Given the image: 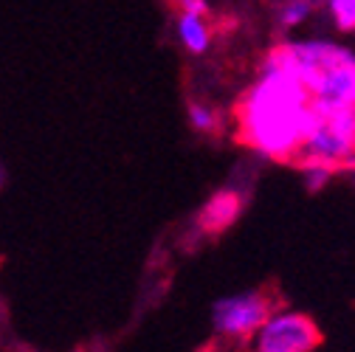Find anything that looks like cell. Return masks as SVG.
Segmentation results:
<instances>
[{"label":"cell","mask_w":355,"mask_h":352,"mask_svg":"<svg viewBox=\"0 0 355 352\" xmlns=\"http://www.w3.org/2000/svg\"><path fill=\"white\" fill-rule=\"evenodd\" d=\"M240 211H243V197L232 189H223V192L209 197V203L200 209L198 223L206 234H220L240 217Z\"/></svg>","instance_id":"cell-6"},{"label":"cell","mask_w":355,"mask_h":352,"mask_svg":"<svg viewBox=\"0 0 355 352\" xmlns=\"http://www.w3.org/2000/svg\"><path fill=\"white\" fill-rule=\"evenodd\" d=\"M319 124L310 87L288 68L262 60L259 79L237 105V136L271 161H296L302 144Z\"/></svg>","instance_id":"cell-1"},{"label":"cell","mask_w":355,"mask_h":352,"mask_svg":"<svg viewBox=\"0 0 355 352\" xmlns=\"http://www.w3.org/2000/svg\"><path fill=\"white\" fill-rule=\"evenodd\" d=\"M313 12H316V0H285L277 12V20L282 28H299L310 20Z\"/></svg>","instance_id":"cell-8"},{"label":"cell","mask_w":355,"mask_h":352,"mask_svg":"<svg viewBox=\"0 0 355 352\" xmlns=\"http://www.w3.org/2000/svg\"><path fill=\"white\" fill-rule=\"evenodd\" d=\"M296 166L302 169L304 186H307L310 192L324 189V186L333 181V175H336V169H333V166H327V164H316V161H299Z\"/></svg>","instance_id":"cell-10"},{"label":"cell","mask_w":355,"mask_h":352,"mask_svg":"<svg viewBox=\"0 0 355 352\" xmlns=\"http://www.w3.org/2000/svg\"><path fill=\"white\" fill-rule=\"evenodd\" d=\"M178 37H181V42L192 54H206L211 46V31H209L203 15H195V12L178 15Z\"/></svg>","instance_id":"cell-7"},{"label":"cell","mask_w":355,"mask_h":352,"mask_svg":"<svg viewBox=\"0 0 355 352\" xmlns=\"http://www.w3.org/2000/svg\"><path fill=\"white\" fill-rule=\"evenodd\" d=\"M327 15L341 34H355V0H324Z\"/></svg>","instance_id":"cell-9"},{"label":"cell","mask_w":355,"mask_h":352,"mask_svg":"<svg viewBox=\"0 0 355 352\" xmlns=\"http://www.w3.org/2000/svg\"><path fill=\"white\" fill-rule=\"evenodd\" d=\"M203 352H251V349H248V344H243V341H229V338H220V335H217V341L209 344Z\"/></svg>","instance_id":"cell-12"},{"label":"cell","mask_w":355,"mask_h":352,"mask_svg":"<svg viewBox=\"0 0 355 352\" xmlns=\"http://www.w3.org/2000/svg\"><path fill=\"white\" fill-rule=\"evenodd\" d=\"M189 121H192V127L198 130V133H217L220 130V116L203 102L189 105Z\"/></svg>","instance_id":"cell-11"},{"label":"cell","mask_w":355,"mask_h":352,"mask_svg":"<svg viewBox=\"0 0 355 352\" xmlns=\"http://www.w3.org/2000/svg\"><path fill=\"white\" fill-rule=\"evenodd\" d=\"M175 3H178V9H181V12H195V15H209V3H206V0H175Z\"/></svg>","instance_id":"cell-13"},{"label":"cell","mask_w":355,"mask_h":352,"mask_svg":"<svg viewBox=\"0 0 355 352\" xmlns=\"http://www.w3.org/2000/svg\"><path fill=\"white\" fill-rule=\"evenodd\" d=\"M299 161L327 164L336 172L355 169V107L319 113V124L302 144Z\"/></svg>","instance_id":"cell-2"},{"label":"cell","mask_w":355,"mask_h":352,"mask_svg":"<svg viewBox=\"0 0 355 352\" xmlns=\"http://www.w3.org/2000/svg\"><path fill=\"white\" fill-rule=\"evenodd\" d=\"M277 301L268 290H243L217 299L211 307V324L220 338L248 344L254 333L271 319Z\"/></svg>","instance_id":"cell-3"},{"label":"cell","mask_w":355,"mask_h":352,"mask_svg":"<svg viewBox=\"0 0 355 352\" xmlns=\"http://www.w3.org/2000/svg\"><path fill=\"white\" fill-rule=\"evenodd\" d=\"M310 96H313V107L319 113L355 107V51H349L341 62L327 68L316 79V85L310 87Z\"/></svg>","instance_id":"cell-5"},{"label":"cell","mask_w":355,"mask_h":352,"mask_svg":"<svg viewBox=\"0 0 355 352\" xmlns=\"http://www.w3.org/2000/svg\"><path fill=\"white\" fill-rule=\"evenodd\" d=\"M3 178H6V175H3V169H0V184H3Z\"/></svg>","instance_id":"cell-14"},{"label":"cell","mask_w":355,"mask_h":352,"mask_svg":"<svg viewBox=\"0 0 355 352\" xmlns=\"http://www.w3.org/2000/svg\"><path fill=\"white\" fill-rule=\"evenodd\" d=\"M322 344L319 324L299 310H274L254 338L248 341L251 352H313Z\"/></svg>","instance_id":"cell-4"}]
</instances>
